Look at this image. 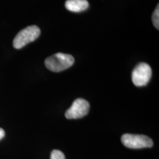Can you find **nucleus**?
<instances>
[{"mask_svg":"<svg viewBox=\"0 0 159 159\" xmlns=\"http://www.w3.org/2000/svg\"><path fill=\"white\" fill-rule=\"evenodd\" d=\"M50 159H66L65 155L63 152L58 150H54L51 152Z\"/></svg>","mask_w":159,"mask_h":159,"instance_id":"6e6552de","label":"nucleus"},{"mask_svg":"<svg viewBox=\"0 0 159 159\" xmlns=\"http://www.w3.org/2000/svg\"><path fill=\"white\" fill-rule=\"evenodd\" d=\"M152 77V69L146 63H140L132 71V81L136 86L142 87L146 85Z\"/></svg>","mask_w":159,"mask_h":159,"instance_id":"20e7f679","label":"nucleus"},{"mask_svg":"<svg viewBox=\"0 0 159 159\" xmlns=\"http://www.w3.org/2000/svg\"><path fill=\"white\" fill-rule=\"evenodd\" d=\"M65 7L69 11L80 13L88 9L89 3L87 0H66Z\"/></svg>","mask_w":159,"mask_h":159,"instance_id":"423d86ee","label":"nucleus"},{"mask_svg":"<svg viewBox=\"0 0 159 159\" xmlns=\"http://www.w3.org/2000/svg\"><path fill=\"white\" fill-rule=\"evenodd\" d=\"M40 34L41 30L37 26L32 25L25 27L16 35L13 41V47L17 49L23 48L29 43L35 41L39 37Z\"/></svg>","mask_w":159,"mask_h":159,"instance_id":"f03ea898","label":"nucleus"},{"mask_svg":"<svg viewBox=\"0 0 159 159\" xmlns=\"http://www.w3.org/2000/svg\"><path fill=\"white\" fill-rule=\"evenodd\" d=\"M121 141L126 148L131 149L151 148L153 145L152 139L144 135L125 134L122 136Z\"/></svg>","mask_w":159,"mask_h":159,"instance_id":"7ed1b4c3","label":"nucleus"},{"mask_svg":"<svg viewBox=\"0 0 159 159\" xmlns=\"http://www.w3.org/2000/svg\"><path fill=\"white\" fill-rule=\"evenodd\" d=\"M90 105L84 99L78 98L73 102L71 106L66 111L65 116L68 119H80L88 114Z\"/></svg>","mask_w":159,"mask_h":159,"instance_id":"39448f33","label":"nucleus"},{"mask_svg":"<svg viewBox=\"0 0 159 159\" xmlns=\"http://www.w3.org/2000/svg\"><path fill=\"white\" fill-rule=\"evenodd\" d=\"M5 135V130H4L2 128H0V140H1V139H2V138H4Z\"/></svg>","mask_w":159,"mask_h":159,"instance_id":"1a4fd4ad","label":"nucleus"},{"mask_svg":"<svg viewBox=\"0 0 159 159\" xmlns=\"http://www.w3.org/2000/svg\"><path fill=\"white\" fill-rule=\"evenodd\" d=\"M152 20L155 27L157 30H159V5H157L156 8L155 9L153 13H152Z\"/></svg>","mask_w":159,"mask_h":159,"instance_id":"0eeeda50","label":"nucleus"},{"mask_svg":"<svg viewBox=\"0 0 159 159\" xmlns=\"http://www.w3.org/2000/svg\"><path fill=\"white\" fill-rule=\"evenodd\" d=\"M74 63L75 58L72 55L61 52L48 57L44 61L46 67L54 72L66 70L71 67Z\"/></svg>","mask_w":159,"mask_h":159,"instance_id":"f257e3e1","label":"nucleus"}]
</instances>
